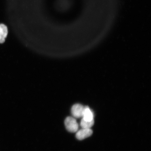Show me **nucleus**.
<instances>
[{"label":"nucleus","mask_w":151,"mask_h":151,"mask_svg":"<svg viewBox=\"0 0 151 151\" xmlns=\"http://www.w3.org/2000/svg\"><path fill=\"white\" fill-rule=\"evenodd\" d=\"M65 123L66 129L69 132L75 133L78 131V125L75 118L68 117L66 118Z\"/></svg>","instance_id":"obj_1"},{"label":"nucleus","mask_w":151,"mask_h":151,"mask_svg":"<svg viewBox=\"0 0 151 151\" xmlns=\"http://www.w3.org/2000/svg\"><path fill=\"white\" fill-rule=\"evenodd\" d=\"M85 107L80 104H76L72 107L71 112L73 117L80 118L82 117Z\"/></svg>","instance_id":"obj_2"},{"label":"nucleus","mask_w":151,"mask_h":151,"mask_svg":"<svg viewBox=\"0 0 151 151\" xmlns=\"http://www.w3.org/2000/svg\"><path fill=\"white\" fill-rule=\"evenodd\" d=\"M93 133V131L91 128H83L77 132L76 134V137L79 140L86 138L91 136Z\"/></svg>","instance_id":"obj_3"},{"label":"nucleus","mask_w":151,"mask_h":151,"mask_svg":"<svg viewBox=\"0 0 151 151\" xmlns=\"http://www.w3.org/2000/svg\"><path fill=\"white\" fill-rule=\"evenodd\" d=\"M82 119L88 121L94 120V115L93 112L88 106L85 107Z\"/></svg>","instance_id":"obj_4"},{"label":"nucleus","mask_w":151,"mask_h":151,"mask_svg":"<svg viewBox=\"0 0 151 151\" xmlns=\"http://www.w3.org/2000/svg\"><path fill=\"white\" fill-rule=\"evenodd\" d=\"M8 29L7 26L3 24H0V43H2L8 34Z\"/></svg>","instance_id":"obj_5"},{"label":"nucleus","mask_w":151,"mask_h":151,"mask_svg":"<svg viewBox=\"0 0 151 151\" xmlns=\"http://www.w3.org/2000/svg\"><path fill=\"white\" fill-rule=\"evenodd\" d=\"M94 124V120L88 121L82 119L80 123L81 127L83 128H91Z\"/></svg>","instance_id":"obj_6"}]
</instances>
